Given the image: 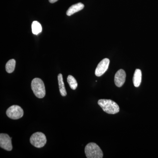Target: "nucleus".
<instances>
[{"label": "nucleus", "mask_w": 158, "mask_h": 158, "mask_svg": "<svg viewBox=\"0 0 158 158\" xmlns=\"http://www.w3.org/2000/svg\"><path fill=\"white\" fill-rule=\"evenodd\" d=\"M58 82H59V91L62 96H65L67 94L66 90H65V85L63 82V77L62 74L60 73L58 76Z\"/></svg>", "instance_id": "9b49d317"}, {"label": "nucleus", "mask_w": 158, "mask_h": 158, "mask_svg": "<svg viewBox=\"0 0 158 158\" xmlns=\"http://www.w3.org/2000/svg\"><path fill=\"white\" fill-rule=\"evenodd\" d=\"M23 110L17 105L11 106L6 111L7 116L12 119H19L23 117Z\"/></svg>", "instance_id": "39448f33"}, {"label": "nucleus", "mask_w": 158, "mask_h": 158, "mask_svg": "<svg viewBox=\"0 0 158 158\" xmlns=\"http://www.w3.org/2000/svg\"><path fill=\"white\" fill-rule=\"evenodd\" d=\"M0 147L8 151L12 149L11 138L9 135L2 133L0 134Z\"/></svg>", "instance_id": "423d86ee"}, {"label": "nucleus", "mask_w": 158, "mask_h": 158, "mask_svg": "<svg viewBox=\"0 0 158 158\" xmlns=\"http://www.w3.org/2000/svg\"><path fill=\"white\" fill-rule=\"evenodd\" d=\"M84 7H85V6L81 3L74 4L69 8L68 10L66 11V15L68 16H71L78 11L82 10L84 9Z\"/></svg>", "instance_id": "1a4fd4ad"}, {"label": "nucleus", "mask_w": 158, "mask_h": 158, "mask_svg": "<svg viewBox=\"0 0 158 158\" xmlns=\"http://www.w3.org/2000/svg\"><path fill=\"white\" fill-rule=\"evenodd\" d=\"M32 31L33 34L37 35L42 31V27L38 22H33L32 24Z\"/></svg>", "instance_id": "ddd939ff"}, {"label": "nucleus", "mask_w": 158, "mask_h": 158, "mask_svg": "<svg viewBox=\"0 0 158 158\" xmlns=\"http://www.w3.org/2000/svg\"><path fill=\"white\" fill-rule=\"evenodd\" d=\"M16 62L14 59H11L7 62L6 69V71L9 73H12L15 69Z\"/></svg>", "instance_id": "f8f14e48"}, {"label": "nucleus", "mask_w": 158, "mask_h": 158, "mask_svg": "<svg viewBox=\"0 0 158 158\" xmlns=\"http://www.w3.org/2000/svg\"><path fill=\"white\" fill-rule=\"evenodd\" d=\"M58 0H49V2L51 3H54L57 2Z\"/></svg>", "instance_id": "2eb2a0df"}, {"label": "nucleus", "mask_w": 158, "mask_h": 158, "mask_svg": "<svg viewBox=\"0 0 158 158\" xmlns=\"http://www.w3.org/2000/svg\"><path fill=\"white\" fill-rule=\"evenodd\" d=\"M110 59L106 58L102 60L95 69V74L97 77H101L107 70L110 64Z\"/></svg>", "instance_id": "0eeeda50"}, {"label": "nucleus", "mask_w": 158, "mask_h": 158, "mask_svg": "<svg viewBox=\"0 0 158 158\" xmlns=\"http://www.w3.org/2000/svg\"><path fill=\"white\" fill-rule=\"evenodd\" d=\"M141 78H142V73L140 69H137L135 71L133 77V81L134 86L136 88L139 87L141 82Z\"/></svg>", "instance_id": "9d476101"}, {"label": "nucleus", "mask_w": 158, "mask_h": 158, "mask_svg": "<svg viewBox=\"0 0 158 158\" xmlns=\"http://www.w3.org/2000/svg\"><path fill=\"white\" fill-rule=\"evenodd\" d=\"M98 103L106 113L115 114L118 113L119 106L116 103L110 99H100Z\"/></svg>", "instance_id": "f257e3e1"}, {"label": "nucleus", "mask_w": 158, "mask_h": 158, "mask_svg": "<svg viewBox=\"0 0 158 158\" xmlns=\"http://www.w3.org/2000/svg\"><path fill=\"white\" fill-rule=\"evenodd\" d=\"M85 153L88 158H102L103 153L100 148L94 143H88L85 148Z\"/></svg>", "instance_id": "7ed1b4c3"}, {"label": "nucleus", "mask_w": 158, "mask_h": 158, "mask_svg": "<svg viewBox=\"0 0 158 158\" xmlns=\"http://www.w3.org/2000/svg\"><path fill=\"white\" fill-rule=\"evenodd\" d=\"M126 74L124 70L119 69L116 72L114 77V82L117 87L120 88L124 84L126 81Z\"/></svg>", "instance_id": "6e6552de"}, {"label": "nucleus", "mask_w": 158, "mask_h": 158, "mask_svg": "<svg viewBox=\"0 0 158 158\" xmlns=\"http://www.w3.org/2000/svg\"><path fill=\"white\" fill-rule=\"evenodd\" d=\"M30 142L34 147L41 148L45 145L47 142L46 137L43 133H34L30 138Z\"/></svg>", "instance_id": "20e7f679"}, {"label": "nucleus", "mask_w": 158, "mask_h": 158, "mask_svg": "<svg viewBox=\"0 0 158 158\" xmlns=\"http://www.w3.org/2000/svg\"><path fill=\"white\" fill-rule=\"evenodd\" d=\"M31 88L35 96L38 98H43L45 96V86L41 79L38 78L33 79L31 82Z\"/></svg>", "instance_id": "f03ea898"}, {"label": "nucleus", "mask_w": 158, "mask_h": 158, "mask_svg": "<svg viewBox=\"0 0 158 158\" xmlns=\"http://www.w3.org/2000/svg\"><path fill=\"white\" fill-rule=\"evenodd\" d=\"M67 82L69 85L70 88L72 90H76L78 84L76 80L73 76L71 75H69L67 77Z\"/></svg>", "instance_id": "4468645a"}]
</instances>
